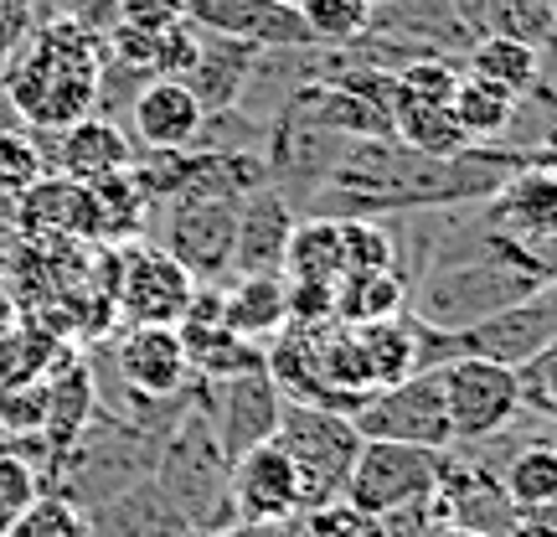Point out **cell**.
<instances>
[{
	"label": "cell",
	"instance_id": "6da1fadb",
	"mask_svg": "<svg viewBox=\"0 0 557 537\" xmlns=\"http://www.w3.org/2000/svg\"><path fill=\"white\" fill-rule=\"evenodd\" d=\"M527 160H537V150L465 145L459 156H423L393 135L346 139L336 171L305 202V218H403V212L475 207Z\"/></svg>",
	"mask_w": 557,
	"mask_h": 537
},
{
	"label": "cell",
	"instance_id": "7a4b0ae2",
	"mask_svg": "<svg viewBox=\"0 0 557 537\" xmlns=\"http://www.w3.org/2000/svg\"><path fill=\"white\" fill-rule=\"evenodd\" d=\"M553 269L557 264L547 254L506 239L475 218V243L455 248V254H434L423 264V274L408 284V305H413V320H423V326L459 331V326H475L517 300L542 295Z\"/></svg>",
	"mask_w": 557,
	"mask_h": 537
},
{
	"label": "cell",
	"instance_id": "3957f363",
	"mask_svg": "<svg viewBox=\"0 0 557 537\" xmlns=\"http://www.w3.org/2000/svg\"><path fill=\"white\" fill-rule=\"evenodd\" d=\"M0 88L26 130H67L99 114L103 37L73 16H41L21 52L0 68Z\"/></svg>",
	"mask_w": 557,
	"mask_h": 537
},
{
	"label": "cell",
	"instance_id": "277c9868",
	"mask_svg": "<svg viewBox=\"0 0 557 537\" xmlns=\"http://www.w3.org/2000/svg\"><path fill=\"white\" fill-rule=\"evenodd\" d=\"M156 480L165 486V497L176 501V512L186 517L191 533H222L233 527V501H227V455H222L212 424L201 414L197 399V373H191V399L171 424V435L160 439L156 455Z\"/></svg>",
	"mask_w": 557,
	"mask_h": 537
},
{
	"label": "cell",
	"instance_id": "5b68a950",
	"mask_svg": "<svg viewBox=\"0 0 557 537\" xmlns=\"http://www.w3.org/2000/svg\"><path fill=\"white\" fill-rule=\"evenodd\" d=\"M274 439L284 444V455L295 460L305 512H315L325 501H341L346 476H351V460L361 450V435H357V424H351V414L315 408V403H284Z\"/></svg>",
	"mask_w": 557,
	"mask_h": 537
},
{
	"label": "cell",
	"instance_id": "8992f818",
	"mask_svg": "<svg viewBox=\"0 0 557 537\" xmlns=\"http://www.w3.org/2000/svg\"><path fill=\"white\" fill-rule=\"evenodd\" d=\"M438 460H444V450L393 444V439H361L341 501L357 507L361 517H393L403 507H418V501L434 497Z\"/></svg>",
	"mask_w": 557,
	"mask_h": 537
},
{
	"label": "cell",
	"instance_id": "52a82bcc",
	"mask_svg": "<svg viewBox=\"0 0 557 537\" xmlns=\"http://www.w3.org/2000/svg\"><path fill=\"white\" fill-rule=\"evenodd\" d=\"M351 424H357L361 439H393V444H423V450H449L455 444L438 367H423L413 378L372 388L351 408Z\"/></svg>",
	"mask_w": 557,
	"mask_h": 537
},
{
	"label": "cell",
	"instance_id": "ba28073f",
	"mask_svg": "<svg viewBox=\"0 0 557 537\" xmlns=\"http://www.w3.org/2000/svg\"><path fill=\"white\" fill-rule=\"evenodd\" d=\"M197 279L186 274L160 243H114V310L124 326H176L191 305Z\"/></svg>",
	"mask_w": 557,
	"mask_h": 537
},
{
	"label": "cell",
	"instance_id": "9c48e42d",
	"mask_svg": "<svg viewBox=\"0 0 557 537\" xmlns=\"http://www.w3.org/2000/svg\"><path fill=\"white\" fill-rule=\"evenodd\" d=\"M438 382H444V408H449L455 439H496L521 414L517 367L485 357H449L438 367Z\"/></svg>",
	"mask_w": 557,
	"mask_h": 537
},
{
	"label": "cell",
	"instance_id": "30bf717a",
	"mask_svg": "<svg viewBox=\"0 0 557 537\" xmlns=\"http://www.w3.org/2000/svg\"><path fill=\"white\" fill-rule=\"evenodd\" d=\"M238 202L243 197H197L160 207V248L186 269L191 279H222L233 274V239H238Z\"/></svg>",
	"mask_w": 557,
	"mask_h": 537
},
{
	"label": "cell",
	"instance_id": "8fae6325",
	"mask_svg": "<svg viewBox=\"0 0 557 537\" xmlns=\"http://www.w3.org/2000/svg\"><path fill=\"white\" fill-rule=\"evenodd\" d=\"M197 399L227 460H238L243 450L274 439L278 414H284V393L269 378V367H253V373H238V378H222V382L197 378Z\"/></svg>",
	"mask_w": 557,
	"mask_h": 537
},
{
	"label": "cell",
	"instance_id": "7c38bea8",
	"mask_svg": "<svg viewBox=\"0 0 557 537\" xmlns=\"http://www.w3.org/2000/svg\"><path fill=\"white\" fill-rule=\"evenodd\" d=\"M480 222L496 228L506 239L527 243L557 264V166L547 160H527L521 171L500 181L480 207Z\"/></svg>",
	"mask_w": 557,
	"mask_h": 537
},
{
	"label": "cell",
	"instance_id": "4fadbf2b",
	"mask_svg": "<svg viewBox=\"0 0 557 537\" xmlns=\"http://www.w3.org/2000/svg\"><path fill=\"white\" fill-rule=\"evenodd\" d=\"M227 501L238 522H295L305 512L299 471L278 439H263L238 460H227Z\"/></svg>",
	"mask_w": 557,
	"mask_h": 537
},
{
	"label": "cell",
	"instance_id": "5bb4252c",
	"mask_svg": "<svg viewBox=\"0 0 557 537\" xmlns=\"http://www.w3.org/2000/svg\"><path fill=\"white\" fill-rule=\"evenodd\" d=\"M186 21L201 26V32H212V37L253 41L263 52L315 47L289 0H186Z\"/></svg>",
	"mask_w": 557,
	"mask_h": 537
},
{
	"label": "cell",
	"instance_id": "9a60e30c",
	"mask_svg": "<svg viewBox=\"0 0 557 537\" xmlns=\"http://www.w3.org/2000/svg\"><path fill=\"white\" fill-rule=\"evenodd\" d=\"M114 373L135 399H181L191 382V362L176 326H124L114 341Z\"/></svg>",
	"mask_w": 557,
	"mask_h": 537
},
{
	"label": "cell",
	"instance_id": "2e32d148",
	"mask_svg": "<svg viewBox=\"0 0 557 537\" xmlns=\"http://www.w3.org/2000/svg\"><path fill=\"white\" fill-rule=\"evenodd\" d=\"M295 202L278 186H253L238 202V239H233V274H278L284 269V248L295 233Z\"/></svg>",
	"mask_w": 557,
	"mask_h": 537
},
{
	"label": "cell",
	"instance_id": "e0dca14e",
	"mask_svg": "<svg viewBox=\"0 0 557 537\" xmlns=\"http://www.w3.org/2000/svg\"><path fill=\"white\" fill-rule=\"evenodd\" d=\"M201 114L207 109L181 78H145L129 99V124L145 150H186L201 130Z\"/></svg>",
	"mask_w": 557,
	"mask_h": 537
},
{
	"label": "cell",
	"instance_id": "ac0fdd59",
	"mask_svg": "<svg viewBox=\"0 0 557 537\" xmlns=\"http://www.w3.org/2000/svg\"><path fill=\"white\" fill-rule=\"evenodd\" d=\"M186 533L191 527L176 512V501L165 497L156 471L88 512V537H186Z\"/></svg>",
	"mask_w": 557,
	"mask_h": 537
},
{
	"label": "cell",
	"instance_id": "d6986e66",
	"mask_svg": "<svg viewBox=\"0 0 557 537\" xmlns=\"http://www.w3.org/2000/svg\"><path fill=\"white\" fill-rule=\"evenodd\" d=\"M259 62H263V47H253V41H233V37L201 32V52L181 83L197 94V103L207 114H212V109H238L243 94H248V83H253V73H259Z\"/></svg>",
	"mask_w": 557,
	"mask_h": 537
},
{
	"label": "cell",
	"instance_id": "ffe728a7",
	"mask_svg": "<svg viewBox=\"0 0 557 537\" xmlns=\"http://www.w3.org/2000/svg\"><path fill=\"white\" fill-rule=\"evenodd\" d=\"M129 166H135V139L109 114H88V120L58 130V176L103 181L114 171H129Z\"/></svg>",
	"mask_w": 557,
	"mask_h": 537
},
{
	"label": "cell",
	"instance_id": "44dd1931",
	"mask_svg": "<svg viewBox=\"0 0 557 537\" xmlns=\"http://www.w3.org/2000/svg\"><path fill=\"white\" fill-rule=\"evenodd\" d=\"M94 408H99V382L67 352L62 367L47 378V424H41V439H47V450H52V471H58V460L73 450V439L88 429Z\"/></svg>",
	"mask_w": 557,
	"mask_h": 537
},
{
	"label": "cell",
	"instance_id": "7402d4cb",
	"mask_svg": "<svg viewBox=\"0 0 557 537\" xmlns=\"http://www.w3.org/2000/svg\"><path fill=\"white\" fill-rule=\"evenodd\" d=\"M176 337L201 382H222V378H238V373L263 367V341L238 337L222 320H176Z\"/></svg>",
	"mask_w": 557,
	"mask_h": 537
},
{
	"label": "cell",
	"instance_id": "603a6c76",
	"mask_svg": "<svg viewBox=\"0 0 557 537\" xmlns=\"http://www.w3.org/2000/svg\"><path fill=\"white\" fill-rule=\"evenodd\" d=\"M222 326L248 341H274L289 326L284 274H233V284L222 290Z\"/></svg>",
	"mask_w": 557,
	"mask_h": 537
},
{
	"label": "cell",
	"instance_id": "cb8c5ba5",
	"mask_svg": "<svg viewBox=\"0 0 557 537\" xmlns=\"http://www.w3.org/2000/svg\"><path fill=\"white\" fill-rule=\"evenodd\" d=\"M393 78H398V73H393ZM387 120H393V139H403L408 150H423V156H459L465 145H475V139L455 124V114H449L444 103L413 99L403 83H393Z\"/></svg>",
	"mask_w": 557,
	"mask_h": 537
},
{
	"label": "cell",
	"instance_id": "d4e9b609",
	"mask_svg": "<svg viewBox=\"0 0 557 537\" xmlns=\"http://www.w3.org/2000/svg\"><path fill=\"white\" fill-rule=\"evenodd\" d=\"M465 73L491 78V83H500L506 94L527 99V94L542 83V52L532 47V41L511 37V32H491V37L470 41V52H465Z\"/></svg>",
	"mask_w": 557,
	"mask_h": 537
},
{
	"label": "cell",
	"instance_id": "484cf974",
	"mask_svg": "<svg viewBox=\"0 0 557 537\" xmlns=\"http://www.w3.org/2000/svg\"><path fill=\"white\" fill-rule=\"evenodd\" d=\"M408 310V279L403 269H367V274L336 279V320L341 326H367Z\"/></svg>",
	"mask_w": 557,
	"mask_h": 537
},
{
	"label": "cell",
	"instance_id": "4316f807",
	"mask_svg": "<svg viewBox=\"0 0 557 537\" xmlns=\"http://www.w3.org/2000/svg\"><path fill=\"white\" fill-rule=\"evenodd\" d=\"M357 341H361V352H367V367H372L377 388L403 382L418 373V320L408 316V310L357 326Z\"/></svg>",
	"mask_w": 557,
	"mask_h": 537
},
{
	"label": "cell",
	"instance_id": "83f0119b",
	"mask_svg": "<svg viewBox=\"0 0 557 537\" xmlns=\"http://www.w3.org/2000/svg\"><path fill=\"white\" fill-rule=\"evenodd\" d=\"M278 274L289 284H336L341 279V239L336 218H299L284 248V269Z\"/></svg>",
	"mask_w": 557,
	"mask_h": 537
},
{
	"label": "cell",
	"instance_id": "f1b7e54d",
	"mask_svg": "<svg viewBox=\"0 0 557 537\" xmlns=\"http://www.w3.org/2000/svg\"><path fill=\"white\" fill-rule=\"evenodd\" d=\"M517 109H521L517 94H506L500 83L475 78V73H465V78H459V88H455V99H449L455 124L475 139V145L506 135V130H511V120H517Z\"/></svg>",
	"mask_w": 557,
	"mask_h": 537
},
{
	"label": "cell",
	"instance_id": "f546056e",
	"mask_svg": "<svg viewBox=\"0 0 557 537\" xmlns=\"http://www.w3.org/2000/svg\"><path fill=\"white\" fill-rule=\"evenodd\" d=\"M73 346H62L58 331H41V326H11L0 337V388L5 382H41L62 367Z\"/></svg>",
	"mask_w": 557,
	"mask_h": 537
},
{
	"label": "cell",
	"instance_id": "4dcf8cb0",
	"mask_svg": "<svg viewBox=\"0 0 557 537\" xmlns=\"http://www.w3.org/2000/svg\"><path fill=\"white\" fill-rule=\"evenodd\" d=\"M500 491L517 512H537L557 501V444H527L506 460L500 471Z\"/></svg>",
	"mask_w": 557,
	"mask_h": 537
},
{
	"label": "cell",
	"instance_id": "1f68e13d",
	"mask_svg": "<svg viewBox=\"0 0 557 537\" xmlns=\"http://www.w3.org/2000/svg\"><path fill=\"white\" fill-rule=\"evenodd\" d=\"M295 11L315 47H351L372 32V16H377L372 0H295Z\"/></svg>",
	"mask_w": 557,
	"mask_h": 537
},
{
	"label": "cell",
	"instance_id": "d6a6232c",
	"mask_svg": "<svg viewBox=\"0 0 557 537\" xmlns=\"http://www.w3.org/2000/svg\"><path fill=\"white\" fill-rule=\"evenodd\" d=\"M336 239H341V274L398 269V233L382 228V218H336Z\"/></svg>",
	"mask_w": 557,
	"mask_h": 537
},
{
	"label": "cell",
	"instance_id": "836d02e7",
	"mask_svg": "<svg viewBox=\"0 0 557 537\" xmlns=\"http://www.w3.org/2000/svg\"><path fill=\"white\" fill-rule=\"evenodd\" d=\"M47 166H52V160L41 156V145L32 130H16V124L0 130V197L5 202L21 197V192H32V186L47 176Z\"/></svg>",
	"mask_w": 557,
	"mask_h": 537
},
{
	"label": "cell",
	"instance_id": "e575fe53",
	"mask_svg": "<svg viewBox=\"0 0 557 537\" xmlns=\"http://www.w3.org/2000/svg\"><path fill=\"white\" fill-rule=\"evenodd\" d=\"M5 537H88V512L78 501L58 497V491H41L26 512L11 517V533Z\"/></svg>",
	"mask_w": 557,
	"mask_h": 537
},
{
	"label": "cell",
	"instance_id": "d590c367",
	"mask_svg": "<svg viewBox=\"0 0 557 537\" xmlns=\"http://www.w3.org/2000/svg\"><path fill=\"white\" fill-rule=\"evenodd\" d=\"M459 78H465V68H459L455 58H444V52H423V58H413V62H403L398 68V83L413 94V99L444 103V109H449V99H455Z\"/></svg>",
	"mask_w": 557,
	"mask_h": 537
},
{
	"label": "cell",
	"instance_id": "8d00e7d4",
	"mask_svg": "<svg viewBox=\"0 0 557 537\" xmlns=\"http://www.w3.org/2000/svg\"><path fill=\"white\" fill-rule=\"evenodd\" d=\"M41 424H47V378L5 382V388H0V435L5 439L41 435Z\"/></svg>",
	"mask_w": 557,
	"mask_h": 537
},
{
	"label": "cell",
	"instance_id": "74e56055",
	"mask_svg": "<svg viewBox=\"0 0 557 537\" xmlns=\"http://www.w3.org/2000/svg\"><path fill=\"white\" fill-rule=\"evenodd\" d=\"M41 497V471L16 450H0V517H16Z\"/></svg>",
	"mask_w": 557,
	"mask_h": 537
},
{
	"label": "cell",
	"instance_id": "f35d334b",
	"mask_svg": "<svg viewBox=\"0 0 557 537\" xmlns=\"http://www.w3.org/2000/svg\"><path fill=\"white\" fill-rule=\"evenodd\" d=\"M517 382H521V408H542V414L557 418V341L542 346L527 367H517Z\"/></svg>",
	"mask_w": 557,
	"mask_h": 537
},
{
	"label": "cell",
	"instance_id": "ab89813d",
	"mask_svg": "<svg viewBox=\"0 0 557 537\" xmlns=\"http://www.w3.org/2000/svg\"><path fill=\"white\" fill-rule=\"evenodd\" d=\"M120 21L135 26V32H171L176 21H186V0H120Z\"/></svg>",
	"mask_w": 557,
	"mask_h": 537
},
{
	"label": "cell",
	"instance_id": "60d3db41",
	"mask_svg": "<svg viewBox=\"0 0 557 537\" xmlns=\"http://www.w3.org/2000/svg\"><path fill=\"white\" fill-rule=\"evenodd\" d=\"M32 26H37V0H0V68L21 52Z\"/></svg>",
	"mask_w": 557,
	"mask_h": 537
},
{
	"label": "cell",
	"instance_id": "b9f144b4",
	"mask_svg": "<svg viewBox=\"0 0 557 537\" xmlns=\"http://www.w3.org/2000/svg\"><path fill=\"white\" fill-rule=\"evenodd\" d=\"M429 537H491V533H480V527H459V522H449V527H434Z\"/></svg>",
	"mask_w": 557,
	"mask_h": 537
},
{
	"label": "cell",
	"instance_id": "7bdbcfd3",
	"mask_svg": "<svg viewBox=\"0 0 557 537\" xmlns=\"http://www.w3.org/2000/svg\"><path fill=\"white\" fill-rule=\"evenodd\" d=\"M5 533H11V517H0V537H5Z\"/></svg>",
	"mask_w": 557,
	"mask_h": 537
},
{
	"label": "cell",
	"instance_id": "ee69618b",
	"mask_svg": "<svg viewBox=\"0 0 557 537\" xmlns=\"http://www.w3.org/2000/svg\"><path fill=\"white\" fill-rule=\"evenodd\" d=\"M547 11H553V26H557V0H547Z\"/></svg>",
	"mask_w": 557,
	"mask_h": 537
},
{
	"label": "cell",
	"instance_id": "f6af8a7d",
	"mask_svg": "<svg viewBox=\"0 0 557 537\" xmlns=\"http://www.w3.org/2000/svg\"><path fill=\"white\" fill-rule=\"evenodd\" d=\"M372 5H387V0H372Z\"/></svg>",
	"mask_w": 557,
	"mask_h": 537
},
{
	"label": "cell",
	"instance_id": "bcb514c9",
	"mask_svg": "<svg viewBox=\"0 0 557 537\" xmlns=\"http://www.w3.org/2000/svg\"><path fill=\"white\" fill-rule=\"evenodd\" d=\"M289 5H295V0H289Z\"/></svg>",
	"mask_w": 557,
	"mask_h": 537
}]
</instances>
